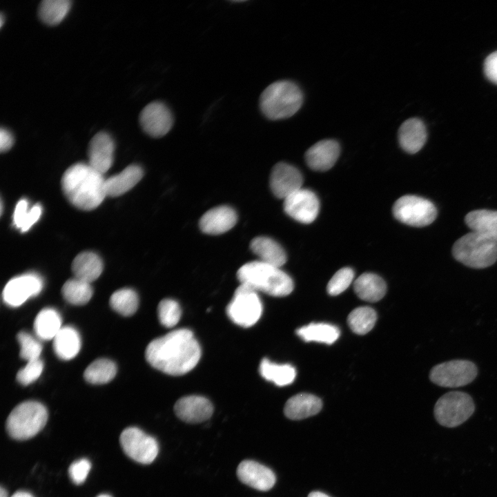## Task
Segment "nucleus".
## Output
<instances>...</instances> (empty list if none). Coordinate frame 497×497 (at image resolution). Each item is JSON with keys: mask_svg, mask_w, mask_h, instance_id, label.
<instances>
[{"mask_svg": "<svg viewBox=\"0 0 497 497\" xmlns=\"http://www.w3.org/2000/svg\"><path fill=\"white\" fill-rule=\"evenodd\" d=\"M145 357L159 371L180 376L197 365L201 349L191 330L179 329L151 341L146 349Z\"/></svg>", "mask_w": 497, "mask_h": 497, "instance_id": "obj_1", "label": "nucleus"}, {"mask_svg": "<svg viewBox=\"0 0 497 497\" xmlns=\"http://www.w3.org/2000/svg\"><path fill=\"white\" fill-rule=\"evenodd\" d=\"M104 175L88 164L70 166L61 178V187L68 200L75 207L91 211L99 206L106 195Z\"/></svg>", "mask_w": 497, "mask_h": 497, "instance_id": "obj_2", "label": "nucleus"}, {"mask_svg": "<svg viewBox=\"0 0 497 497\" xmlns=\"http://www.w3.org/2000/svg\"><path fill=\"white\" fill-rule=\"evenodd\" d=\"M237 275L240 284L272 296L288 295L294 287L291 277L280 267L260 260L244 264L237 271Z\"/></svg>", "mask_w": 497, "mask_h": 497, "instance_id": "obj_3", "label": "nucleus"}, {"mask_svg": "<svg viewBox=\"0 0 497 497\" xmlns=\"http://www.w3.org/2000/svg\"><path fill=\"white\" fill-rule=\"evenodd\" d=\"M303 103L300 88L289 80H280L268 86L260 97V108L271 120L289 118L295 115Z\"/></svg>", "mask_w": 497, "mask_h": 497, "instance_id": "obj_4", "label": "nucleus"}, {"mask_svg": "<svg viewBox=\"0 0 497 497\" xmlns=\"http://www.w3.org/2000/svg\"><path fill=\"white\" fill-rule=\"evenodd\" d=\"M454 258L473 269H485L497 260V243L471 231L460 237L452 247Z\"/></svg>", "mask_w": 497, "mask_h": 497, "instance_id": "obj_5", "label": "nucleus"}, {"mask_svg": "<svg viewBox=\"0 0 497 497\" xmlns=\"http://www.w3.org/2000/svg\"><path fill=\"white\" fill-rule=\"evenodd\" d=\"M48 417V411L41 403L26 401L10 412L6 420V429L10 436L15 440H28L42 430Z\"/></svg>", "mask_w": 497, "mask_h": 497, "instance_id": "obj_6", "label": "nucleus"}, {"mask_svg": "<svg viewBox=\"0 0 497 497\" xmlns=\"http://www.w3.org/2000/svg\"><path fill=\"white\" fill-rule=\"evenodd\" d=\"M474 411L472 398L465 392L454 391L444 394L437 400L433 413L440 425L451 428L468 420Z\"/></svg>", "mask_w": 497, "mask_h": 497, "instance_id": "obj_7", "label": "nucleus"}, {"mask_svg": "<svg viewBox=\"0 0 497 497\" xmlns=\"http://www.w3.org/2000/svg\"><path fill=\"white\" fill-rule=\"evenodd\" d=\"M262 304L257 292L247 285L240 284L226 307L228 318L235 324L249 327L260 318Z\"/></svg>", "mask_w": 497, "mask_h": 497, "instance_id": "obj_8", "label": "nucleus"}, {"mask_svg": "<svg viewBox=\"0 0 497 497\" xmlns=\"http://www.w3.org/2000/svg\"><path fill=\"white\" fill-rule=\"evenodd\" d=\"M396 220L407 225L422 227L431 224L437 217V209L429 199L407 195L398 198L393 206Z\"/></svg>", "mask_w": 497, "mask_h": 497, "instance_id": "obj_9", "label": "nucleus"}, {"mask_svg": "<svg viewBox=\"0 0 497 497\" xmlns=\"http://www.w3.org/2000/svg\"><path fill=\"white\" fill-rule=\"evenodd\" d=\"M478 374L476 365L467 360H453L434 366L429 379L436 385L456 388L471 383Z\"/></svg>", "mask_w": 497, "mask_h": 497, "instance_id": "obj_10", "label": "nucleus"}, {"mask_svg": "<svg viewBox=\"0 0 497 497\" xmlns=\"http://www.w3.org/2000/svg\"><path fill=\"white\" fill-rule=\"evenodd\" d=\"M119 442L125 454L142 464L153 462L159 452L157 440L137 427L125 429L120 435Z\"/></svg>", "mask_w": 497, "mask_h": 497, "instance_id": "obj_11", "label": "nucleus"}, {"mask_svg": "<svg viewBox=\"0 0 497 497\" xmlns=\"http://www.w3.org/2000/svg\"><path fill=\"white\" fill-rule=\"evenodd\" d=\"M43 286L42 278L35 273L19 275L6 284L2 293L3 300L8 306L17 307L30 298L38 295Z\"/></svg>", "mask_w": 497, "mask_h": 497, "instance_id": "obj_12", "label": "nucleus"}, {"mask_svg": "<svg viewBox=\"0 0 497 497\" xmlns=\"http://www.w3.org/2000/svg\"><path fill=\"white\" fill-rule=\"evenodd\" d=\"M283 207L285 213L295 220L309 224L318 215L320 202L313 191L302 188L284 199Z\"/></svg>", "mask_w": 497, "mask_h": 497, "instance_id": "obj_13", "label": "nucleus"}, {"mask_svg": "<svg viewBox=\"0 0 497 497\" xmlns=\"http://www.w3.org/2000/svg\"><path fill=\"white\" fill-rule=\"evenodd\" d=\"M139 124L144 131L153 137L166 135L173 124V115L168 106L156 101L147 104L139 114Z\"/></svg>", "mask_w": 497, "mask_h": 497, "instance_id": "obj_14", "label": "nucleus"}, {"mask_svg": "<svg viewBox=\"0 0 497 497\" xmlns=\"http://www.w3.org/2000/svg\"><path fill=\"white\" fill-rule=\"evenodd\" d=\"M303 178L295 166L285 162H279L272 168L270 175V187L275 197L286 199L302 188Z\"/></svg>", "mask_w": 497, "mask_h": 497, "instance_id": "obj_15", "label": "nucleus"}, {"mask_svg": "<svg viewBox=\"0 0 497 497\" xmlns=\"http://www.w3.org/2000/svg\"><path fill=\"white\" fill-rule=\"evenodd\" d=\"M236 474L243 484L258 491H269L276 482L272 469L252 460H242L237 466Z\"/></svg>", "mask_w": 497, "mask_h": 497, "instance_id": "obj_16", "label": "nucleus"}, {"mask_svg": "<svg viewBox=\"0 0 497 497\" xmlns=\"http://www.w3.org/2000/svg\"><path fill=\"white\" fill-rule=\"evenodd\" d=\"M175 415L187 423H200L211 418L212 403L200 396H187L179 398L174 405Z\"/></svg>", "mask_w": 497, "mask_h": 497, "instance_id": "obj_17", "label": "nucleus"}, {"mask_svg": "<svg viewBox=\"0 0 497 497\" xmlns=\"http://www.w3.org/2000/svg\"><path fill=\"white\" fill-rule=\"evenodd\" d=\"M115 144L111 137L105 132H99L89 143L88 164L104 175L111 167L113 162Z\"/></svg>", "mask_w": 497, "mask_h": 497, "instance_id": "obj_18", "label": "nucleus"}, {"mask_svg": "<svg viewBox=\"0 0 497 497\" xmlns=\"http://www.w3.org/2000/svg\"><path fill=\"white\" fill-rule=\"evenodd\" d=\"M340 152L338 142L323 139L311 146L305 153L307 165L313 170L324 171L330 169L336 162Z\"/></svg>", "mask_w": 497, "mask_h": 497, "instance_id": "obj_19", "label": "nucleus"}, {"mask_svg": "<svg viewBox=\"0 0 497 497\" xmlns=\"http://www.w3.org/2000/svg\"><path fill=\"white\" fill-rule=\"evenodd\" d=\"M236 212L227 206H220L205 213L199 220L201 231L209 235H219L231 229L237 222Z\"/></svg>", "mask_w": 497, "mask_h": 497, "instance_id": "obj_20", "label": "nucleus"}, {"mask_svg": "<svg viewBox=\"0 0 497 497\" xmlns=\"http://www.w3.org/2000/svg\"><path fill=\"white\" fill-rule=\"evenodd\" d=\"M427 140V130L423 121L418 118L405 121L398 130V141L401 148L408 153L418 152Z\"/></svg>", "mask_w": 497, "mask_h": 497, "instance_id": "obj_21", "label": "nucleus"}, {"mask_svg": "<svg viewBox=\"0 0 497 497\" xmlns=\"http://www.w3.org/2000/svg\"><path fill=\"white\" fill-rule=\"evenodd\" d=\"M322 402L318 396L302 393L290 398L284 407V415L291 420H302L320 412Z\"/></svg>", "mask_w": 497, "mask_h": 497, "instance_id": "obj_22", "label": "nucleus"}, {"mask_svg": "<svg viewBox=\"0 0 497 497\" xmlns=\"http://www.w3.org/2000/svg\"><path fill=\"white\" fill-rule=\"evenodd\" d=\"M250 248L262 262L280 268L286 262V255L283 248L270 237H255L251 242Z\"/></svg>", "mask_w": 497, "mask_h": 497, "instance_id": "obj_23", "label": "nucleus"}, {"mask_svg": "<svg viewBox=\"0 0 497 497\" xmlns=\"http://www.w3.org/2000/svg\"><path fill=\"white\" fill-rule=\"evenodd\" d=\"M143 170L137 165H130L119 174L106 179L107 196L117 197L123 195L134 187L142 178Z\"/></svg>", "mask_w": 497, "mask_h": 497, "instance_id": "obj_24", "label": "nucleus"}, {"mask_svg": "<svg viewBox=\"0 0 497 497\" xmlns=\"http://www.w3.org/2000/svg\"><path fill=\"white\" fill-rule=\"evenodd\" d=\"M467 226L497 243V211L474 210L465 217Z\"/></svg>", "mask_w": 497, "mask_h": 497, "instance_id": "obj_25", "label": "nucleus"}, {"mask_svg": "<svg viewBox=\"0 0 497 497\" xmlns=\"http://www.w3.org/2000/svg\"><path fill=\"white\" fill-rule=\"evenodd\" d=\"M353 289L360 299L374 302L384 296L387 284L379 275L372 273H364L354 281Z\"/></svg>", "mask_w": 497, "mask_h": 497, "instance_id": "obj_26", "label": "nucleus"}, {"mask_svg": "<svg viewBox=\"0 0 497 497\" xmlns=\"http://www.w3.org/2000/svg\"><path fill=\"white\" fill-rule=\"evenodd\" d=\"M72 271L75 277L90 283L101 274L103 262L96 253L90 251L82 252L75 257Z\"/></svg>", "mask_w": 497, "mask_h": 497, "instance_id": "obj_27", "label": "nucleus"}, {"mask_svg": "<svg viewBox=\"0 0 497 497\" xmlns=\"http://www.w3.org/2000/svg\"><path fill=\"white\" fill-rule=\"evenodd\" d=\"M81 345L78 331L70 326L62 327L53 339L55 353L62 360L74 358L78 354Z\"/></svg>", "mask_w": 497, "mask_h": 497, "instance_id": "obj_28", "label": "nucleus"}, {"mask_svg": "<svg viewBox=\"0 0 497 497\" xmlns=\"http://www.w3.org/2000/svg\"><path fill=\"white\" fill-rule=\"evenodd\" d=\"M296 333L304 342L331 344L338 339L340 331L333 324L313 322L299 328Z\"/></svg>", "mask_w": 497, "mask_h": 497, "instance_id": "obj_29", "label": "nucleus"}, {"mask_svg": "<svg viewBox=\"0 0 497 497\" xmlns=\"http://www.w3.org/2000/svg\"><path fill=\"white\" fill-rule=\"evenodd\" d=\"M260 373L265 380L283 387L291 384L296 376L295 369L289 364H277L264 358L260 364Z\"/></svg>", "mask_w": 497, "mask_h": 497, "instance_id": "obj_30", "label": "nucleus"}, {"mask_svg": "<svg viewBox=\"0 0 497 497\" xmlns=\"http://www.w3.org/2000/svg\"><path fill=\"white\" fill-rule=\"evenodd\" d=\"M61 328L59 313L51 308H45L39 311L34 322L35 332L43 340H53Z\"/></svg>", "mask_w": 497, "mask_h": 497, "instance_id": "obj_31", "label": "nucleus"}, {"mask_svg": "<svg viewBox=\"0 0 497 497\" xmlns=\"http://www.w3.org/2000/svg\"><path fill=\"white\" fill-rule=\"evenodd\" d=\"M116 373L117 367L114 362L106 358H100L88 366L84 376L89 383L101 384L112 380Z\"/></svg>", "mask_w": 497, "mask_h": 497, "instance_id": "obj_32", "label": "nucleus"}, {"mask_svg": "<svg viewBox=\"0 0 497 497\" xmlns=\"http://www.w3.org/2000/svg\"><path fill=\"white\" fill-rule=\"evenodd\" d=\"M61 293L68 302L75 305H83L91 299L93 291L90 283L74 277L64 283Z\"/></svg>", "mask_w": 497, "mask_h": 497, "instance_id": "obj_33", "label": "nucleus"}, {"mask_svg": "<svg viewBox=\"0 0 497 497\" xmlns=\"http://www.w3.org/2000/svg\"><path fill=\"white\" fill-rule=\"evenodd\" d=\"M70 4L69 0H43L38 8L39 17L48 25H57L66 17Z\"/></svg>", "mask_w": 497, "mask_h": 497, "instance_id": "obj_34", "label": "nucleus"}, {"mask_svg": "<svg viewBox=\"0 0 497 497\" xmlns=\"http://www.w3.org/2000/svg\"><path fill=\"white\" fill-rule=\"evenodd\" d=\"M377 315L369 306H360L353 309L348 315L347 323L353 332L364 335L374 327Z\"/></svg>", "mask_w": 497, "mask_h": 497, "instance_id": "obj_35", "label": "nucleus"}, {"mask_svg": "<svg viewBox=\"0 0 497 497\" xmlns=\"http://www.w3.org/2000/svg\"><path fill=\"white\" fill-rule=\"evenodd\" d=\"M42 213V208L40 204H37L31 208H29L28 202L26 199H21L16 205L14 215V225L19 228L21 232L28 231L30 227L39 219Z\"/></svg>", "mask_w": 497, "mask_h": 497, "instance_id": "obj_36", "label": "nucleus"}, {"mask_svg": "<svg viewBox=\"0 0 497 497\" xmlns=\"http://www.w3.org/2000/svg\"><path fill=\"white\" fill-rule=\"evenodd\" d=\"M138 296L136 292L130 289L116 291L110 298V306L124 316L134 314L138 308Z\"/></svg>", "mask_w": 497, "mask_h": 497, "instance_id": "obj_37", "label": "nucleus"}, {"mask_svg": "<svg viewBox=\"0 0 497 497\" xmlns=\"http://www.w3.org/2000/svg\"><path fill=\"white\" fill-rule=\"evenodd\" d=\"M157 314L159 322L170 328L178 323L182 311L177 302L172 299H164L158 304Z\"/></svg>", "mask_w": 497, "mask_h": 497, "instance_id": "obj_38", "label": "nucleus"}, {"mask_svg": "<svg viewBox=\"0 0 497 497\" xmlns=\"http://www.w3.org/2000/svg\"><path fill=\"white\" fill-rule=\"evenodd\" d=\"M17 340L20 344V357L28 361L39 358L42 351V345L40 342L25 331L17 334Z\"/></svg>", "mask_w": 497, "mask_h": 497, "instance_id": "obj_39", "label": "nucleus"}, {"mask_svg": "<svg viewBox=\"0 0 497 497\" xmlns=\"http://www.w3.org/2000/svg\"><path fill=\"white\" fill-rule=\"evenodd\" d=\"M354 271L349 267L338 270L329 280L327 290L331 295H338L344 292L351 284Z\"/></svg>", "mask_w": 497, "mask_h": 497, "instance_id": "obj_40", "label": "nucleus"}, {"mask_svg": "<svg viewBox=\"0 0 497 497\" xmlns=\"http://www.w3.org/2000/svg\"><path fill=\"white\" fill-rule=\"evenodd\" d=\"M43 369V363L40 358L28 361L26 365L18 371L17 380L23 385L30 384L39 378Z\"/></svg>", "mask_w": 497, "mask_h": 497, "instance_id": "obj_41", "label": "nucleus"}, {"mask_svg": "<svg viewBox=\"0 0 497 497\" xmlns=\"http://www.w3.org/2000/svg\"><path fill=\"white\" fill-rule=\"evenodd\" d=\"M91 463L86 458H81L72 462L68 469V474L72 481L76 485L83 483L90 470Z\"/></svg>", "mask_w": 497, "mask_h": 497, "instance_id": "obj_42", "label": "nucleus"}, {"mask_svg": "<svg viewBox=\"0 0 497 497\" xmlns=\"http://www.w3.org/2000/svg\"><path fill=\"white\" fill-rule=\"evenodd\" d=\"M484 72L488 79L497 84V51L492 52L486 58Z\"/></svg>", "mask_w": 497, "mask_h": 497, "instance_id": "obj_43", "label": "nucleus"}, {"mask_svg": "<svg viewBox=\"0 0 497 497\" xmlns=\"http://www.w3.org/2000/svg\"><path fill=\"white\" fill-rule=\"evenodd\" d=\"M14 138L12 133L6 128H1L0 130V150L6 152L12 146Z\"/></svg>", "mask_w": 497, "mask_h": 497, "instance_id": "obj_44", "label": "nucleus"}, {"mask_svg": "<svg viewBox=\"0 0 497 497\" xmlns=\"http://www.w3.org/2000/svg\"><path fill=\"white\" fill-rule=\"evenodd\" d=\"M308 497H330V496L323 492L316 491L311 492L309 494Z\"/></svg>", "mask_w": 497, "mask_h": 497, "instance_id": "obj_45", "label": "nucleus"}, {"mask_svg": "<svg viewBox=\"0 0 497 497\" xmlns=\"http://www.w3.org/2000/svg\"><path fill=\"white\" fill-rule=\"evenodd\" d=\"M11 497H33L30 493L26 491H17Z\"/></svg>", "mask_w": 497, "mask_h": 497, "instance_id": "obj_46", "label": "nucleus"}, {"mask_svg": "<svg viewBox=\"0 0 497 497\" xmlns=\"http://www.w3.org/2000/svg\"><path fill=\"white\" fill-rule=\"evenodd\" d=\"M0 497H8V492L3 487H1Z\"/></svg>", "mask_w": 497, "mask_h": 497, "instance_id": "obj_47", "label": "nucleus"}, {"mask_svg": "<svg viewBox=\"0 0 497 497\" xmlns=\"http://www.w3.org/2000/svg\"><path fill=\"white\" fill-rule=\"evenodd\" d=\"M3 14H1V16H0V26H3Z\"/></svg>", "mask_w": 497, "mask_h": 497, "instance_id": "obj_48", "label": "nucleus"}, {"mask_svg": "<svg viewBox=\"0 0 497 497\" xmlns=\"http://www.w3.org/2000/svg\"><path fill=\"white\" fill-rule=\"evenodd\" d=\"M97 497H112V496L108 494H101V495L98 496Z\"/></svg>", "mask_w": 497, "mask_h": 497, "instance_id": "obj_49", "label": "nucleus"}]
</instances>
